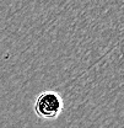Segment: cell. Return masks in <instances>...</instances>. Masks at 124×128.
Returning a JSON list of instances; mask_svg holds the SVG:
<instances>
[{
  "label": "cell",
  "instance_id": "6da1fadb",
  "mask_svg": "<svg viewBox=\"0 0 124 128\" xmlns=\"http://www.w3.org/2000/svg\"><path fill=\"white\" fill-rule=\"evenodd\" d=\"M64 110V101L59 92L53 90H46L38 94L34 104L33 111L36 116L43 121L57 120Z\"/></svg>",
  "mask_w": 124,
  "mask_h": 128
}]
</instances>
